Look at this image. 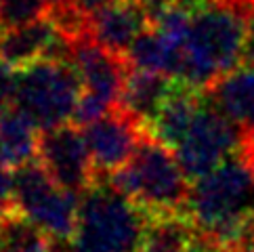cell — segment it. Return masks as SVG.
Returning <instances> with one entry per match:
<instances>
[{
    "instance_id": "6da1fadb",
    "label": "cell",
    "mask_w": 254,
    "mask_h": 252,
    "mask_svg": "<svg viewBox=\"0 0 254 252\" xmlns=\"http://www.w3.org/2000/svg\"><path fill=\"white\" fill-rule=\"evenodd\" d=\"M187 217L199 238L238 252L254 238V173L240 156L191 185Z\"/></svg>"
},
{
    "instance_id": "7a4b0ae2",
    "label": "cell",
    "mask_w": 254,
    "mask_h": 252,
    "mask_svg": "<svg viewBox=\"0 0 254 252\" xmlns=\"http://www.w3.org/2000/svg\"><path fill=\"white\" fill-rule=\"evenodd\" d=\"M151 219L107 177H97L78 200L71 252H139Z\"/></svg>"
},
{
    "instance_id": "3957f363",
    "label": "cell",
    "mask_w": 254,
    "mask_h": 252,
    "mask_svg": "<svg viewBox=\"0 0 254 252\" xmlns=\"http://www.w3.org/2000/svg\"><path fill=\"white\" fill-rule=\"evenodd\" d=\"M107 179L151 217L187 214L191 193L189 177L177 160L175 149L158 141L151 132L143 134L128 164Z\"/></svg>"
},
{
    "instance_id": "277c9868",
    "label": "cell",
    "mask_w": 254,
    "mask_h": 252,
    "mask_svg": "<svg viewBox=\"0 0 254 252\" xmlns=\"http://www.w3.org/2000/svg\"><path fill=\"white\" fill-rule=\"evenodd\" d=\"M82 91L71 63L36 61L17 69L13 105L36 128L51 130L74 118Z\"/></svg>"
},
{
    "instance_id": "5b68a950",
    "label": "cell",
    "mask_w": 254,
    "mask_h": 252,
    "mask_svg": "<svg viewBox=\"0 0 254 252\" xmlns=\"http://www.w3.org/2000/svg\"><path fill=\"white\" fill-rule=\"evenodd\" d=\"M80 197L61 189L38 160L13 170L15 210L42 229L53 242L74 238Z\"/></svg>"
},
{
    "instance_id": "8992f818",
    "label": "cell",
    "mask_w": 254,
    "mask_h": 252,
    "mask_svg": "<svg viewBox=\"0 0 254 252\" xmlns=\"http://www.w3.org/2000/svg\"><path fill=\"white\" fill-rule=\"evenodd\" d=\"M244 130L206 93L202 107L183 141L175 147V154L185 175L197 181L227 160L240 156Z\"/></svg>"
},
{
    "instance_id": "52a82bcc",
    "label": "cell",
    "mask_w": 254,
    "mask_h": 252,
    "mask_svg": "<svg viewBox=\"0 0 254 252\" xmlns=\"http://www.w3.org/2000/svg\"><path fill=\"white\" fill-rule=\"evenodd\" d=\"M38 162L61 189L78 197L97 179L84 132H80L76 124L42 130L38 141Z\"/></svg>"
},
{
    "instance_id": "ba28073f",
    "label": "cell",
    "mask_w": 254,
    "mask_h": 252,
    "mask_svg": "<svg viewBox=\"0 0 254 252\" xmlns=\"http://www.w3.org/2000/svg\"><path fill=\"white\" fill-rule=\"evenodd\" d=\"M145 132L147 130L122 107H116L101 120L84 126V139L93 158L95 175L112 177L122 170L134 156Z\"/></svg>"
},
{
    "instance_id": "9c48e42d",
    "label": "cell",
    "mask_w": 254,
    "mask_h": 252,
    "mask_svg": "<svg viewBox=\"0 0 254 252\" xmlns=\"http://www.w3.org/2000/svg\"><path fill=\"white\" fill-rule=\"evenodd\" d=\"M69 63L78 71L86 95L101 99L110 107H120L126 76L130 71L126 57L114 55L93 38H84L71 44Z\"/></svg>"
},
{
    "instance_id": "30bf717a",
    "label": "cell",
    "mask_w": 254,
    "mask_h": 252,
    "mask_svg": "<svg viewBox=\"0 0 254 252\" xmlns=\"http://www.w3.org/2000/svg\"><path fill=\"white\" fill-rule=\"evenodd\" d=\"M153 25V15L139 0H114L90 13V38L114 55L126 57L132 42Z\"/></svg>"
},
{
    "instance_id": "8fae6325",
    "label": "cell",
    "mask_w": 254,
    "mask_h": 252,
    "mask_svg": "<svg viewBox=\"0 0 254 252\" xmlns=\"http://www.w3.org/2000/svg\"><path fill=\"white\" fill-rule=\"evenodd\" d=\"M172 88H175V80L168 76L130 69L128 76H126L120 107L149 132L162 107L166 105Z\"/></svg>"
},
{
    "instance_id": "7c38bea8",
    "label": "cell",
    "mask_w": 254,
    "mask_h": 252,
    "mask_svg": "<svg viewBox=\"0 0 254 252\" xmlns=\"http://www.w3.org/2000/svg\"><path fill=\"white\" fill-rule=\"evenodd\" d=\"M208 95L244 134H254V63L244 61L235 71L219 80Z\"/></svg>"
},
{
    "instance_id": "4fadbf2b",
    "label": "cell",
    "mask_w": 254,
    "mask_h": 252,
    "mask_svg": "<svg viewBox=\"0 0 254 252\" xmlns=\"http://www.w3.org/2000/svg\"><path fill=\"white\" fill-rule=\"evenodd\" d=\"M204 97H206V93L195 91V88L175 80V88H172L168 101L162 107L156 122L151 124L149 132L158 141L164 143V145L175 149L187 134L197 110L204 103Z\"/></svg>"
},
{
    "instance_id": "5bb4252c",
    "label": "cell",
    "mask_w": 254,
    "mask_h": 252,
    "mask_svg": "<svg viewBox=\"0 0 254 252\" xmlns=\"http://www.w3.org/2000/svg\"><path fill=\"white\" fill-rule=\"evenodd\" d=\"M36 126L17 110L8 105L0 112V164L6 168H19L38 156Z\"/></svg>"
},
{
    "instance_id": "9a60e30c",
    "label": "cell",
    "mask_w": 254,
    "mask_h": 252,
    "mask_svg": "<svg viewBox=\"0 0 254 252\" xmlns=\"http://www.w3.org/2000/svg\"><path fill=\"white\" fill-rule=\"evenodd\" d=\"M193 238L195 229L187 214L153 217L139 252H187Z\"/></svg>"
},
{
    "instance_id": "2e32d148",
    "label": "cell",
    "mask_w": 254,
    "mask_h": 252,
    "mask_svg": "<svg viewBox=\"0 0 254 252\" xmlns=\"http://www.w3.org/2000/svg\"><path fill=\"white\" fill-rule=\"evenodd\" d=\"M53 244L47 233L17 210L0 223V252H51Z\"/></svg>"
},
{
    "instance_id": "e0dca14e",
    "label": "cell",
    "mask_w": 254,
    "mask_h": 252,
    "mask_svg": "<svg viewBox=\"0 0 254 252\" xmlns=\"http://www.w3.org/2000/svg\"><path fill=\"white\" fill-rule=\"evenodd\" d=\"M44 0H0V32L17 30L44 19Z\"/></svg>"
},
{
    "instance_id": "ac0fdd59",
    "label": "cell",
    "mask_w": 254,
    "mask_h": 252,
    "mask_svg": "<svg viewBox=\"0 0 254 252\" xmlns=\"http://www.w3.org/2000/svg\"><path fill=\"white\" fill-rule=\"evenodd\" d=\"M15 74L17 69L0 61V112L8 107V101H13L15 95Z\"/></svg>"
},
{
    "instance_id": "d6986e66",
    "label": "cell",
    "mask_w": 254,
    "mask_h": 252,
    "mask_svg": "<svg viewBox=\"0 0 254 252\" xmlns=\"http://www.w3.org/2000/svg\"><path fill=\"white\" fill-rule=\"evenodd\" d=\"M187 252H233V250L231 248H225V246H219V244H212V242L199 238L197 233H195V238H193L191 246H189Z\"/></svg>"
},
{
    "instance_id": "ffe728a7",
    "label": "cell",
    "mask_w": 254,
    "mask_h": 252,
    "mask_svg": "<svg viewBox=\"0 0 254 252\" xmlns=\"http://www.w3.org/2000/svg\"><path fill=\"white\" fill-rule=\"evenodd\" d=\"M74 2L82 8L84 13H95V11H99V8H103L105 4H110V2H114V0H74Z\"/></svg>"
},
{
    "instance_id": "44dd1931",
    "label": "cell",
    "mask_w": 254,
    "mask_h": 252,
    "mask_svg": "<svg viewBox=\"0 0 254 252\" xmlns=\"http://www.w3.org/2000/svg\"><path fill=\"white\" fill-rule=\"evenodd\" d=\"M139 2H143L145 6L151 11V15H156L158 11H162L164 6H168V4H172V0H139Z\"/></svg>"
},
{
    "instance_id": "7402d4cb",
    "label": "cell",
    "mask_w": 254,
    "mask_h": 252,
    "mask_svg": "<svg viewBox=\"0 0 254 252\" xmlns=\"http://www.w3.org/2000/svg\"><path fill=\"white\" fill-rule=\"evenodd\" d=\"M248 63H254V15L250 19V36H248V47H246V59Z\"/></svg>"
},
{
    "instance_id": "603a6c76",
    "label": "cell",
    "mask_w": 254,
    "mask_h": 252,
    "mask_svg": "<svg viewBox=\"0 0 254 252\" xmlns=\"http://www.w3.org/2000/svg\"><path fill=\"white\" fill-rule=\"evenodd\" d=\"M74 0H44V4H47L49 11H55V8H61V6H67L71 4Z\"/></svg>"
},
{
    "instance_id": "cb8c5ba5",
    "label": "cell",
    "mask_w": 254,
    "mask_h": 252,
    "mask_svg": "<svg viewBox=\"0 0 254 252\" xmlns=\"http://www.w3.org/2000/svg\"><path fill=\"white\" fill-rule=\"evenodd\" d=\"M238 252H254V238H252V240H250V242H248V244L244 246V248H240Z\"/></svg>"
}]
</instances>
